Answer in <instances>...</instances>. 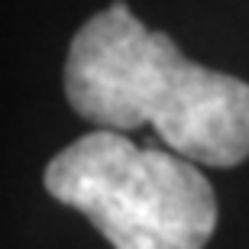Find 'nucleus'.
<instances>
[{
    "mask_svg": "<svg viewBox=\"0 0 249 249\" xmlns=\"http://www.w3.org/2000/svg\"><path fill=\"white\" fill-rule=\"evenodd\" d=\"M65 94L97 129L152 123L188 162L230 168L249 159V84L188 62L175 39L142 26L123 0L74 33Z\"/></svg>",
    "mask_w": 249,
    "mask_h": 249,
    "instance_id": "f257e3e1",
    "label": "nucleus"
},
{
    "mask_svg": "<svg viewBox=\"0 0 249 249\" xmlns=\"http://www.w3.org/2000/svg\"><path fill=\"white\" fill-rule=\"evenodd\" d=\"M46 191L81 211L113 249H204L217 197L194 162L94 129L46 168Z\"/></svg>",
    "mask_w": 249,
    "mask_h": 249,
    "instance_id": "f03ea898",
    "label": "nucleus"
}]
</instances>
